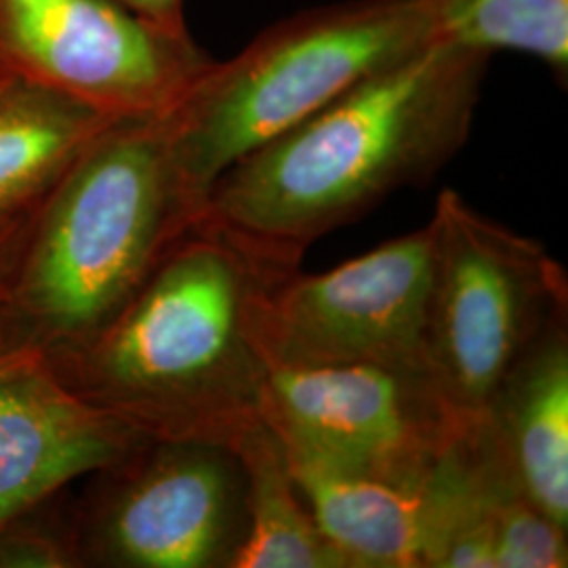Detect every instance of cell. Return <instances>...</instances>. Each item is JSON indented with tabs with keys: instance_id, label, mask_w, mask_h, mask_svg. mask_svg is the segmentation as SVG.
Instances as JSON below:
<instances>
[{
	"instance_id": "obj_6",
	"label": "cell",
	"mask_w": 568,
	"mask_h": 568,
	"mask_svg": "<svg viewBox=\"0 0 568 568\" xmlns=\"http://www.w3.org/2000/svg\"><path fill=\"white\" fill-rule=\"evenodd\" d=\"M81 568H232L248 528L234 448L143 438L72 499Z\"/></svg>"
},
{
	"instance_id": "obj_14",
	"label": "cell",
	"mask_w": 568,
	"mask_h": 568,
	"mask_svg": "<svg viewBox=\"0 0 568 568\" xmlns=\"http://www.w3.org/2000/svg\"><path fill=\"white\" fill-rule=\"evenodd\" d=\"M246 474L248 528L232 568H349L305 504L278 436L255 422L230 443Z\"/></svg>"
},
{
	"instance_id": "obj_15",
	"label": "cell",
	"mask_w": 568,
	"mask_h": 568,
	"mask_svg": "<svg viewBox=\"0 0 568 568\" xmlns=\"http://www.w3.org/2000/svg\"><path fill=\"white\" fill-rule=\"evenodd\" d=\"M436 26L440 41L527 53L567 74L568 0H436Z\"/></svg>"
},
{
	"instance_id": "obj_9",
	"label": "cell",
	"mask_w": 568,
	"mask_h": 568,
	"mask_svg": "<svg viewBox=\"0 0 568 568\" xmlns=\"http://www.w3.org/2000/svg\"><path fill=\"white\" fill-rule=\"evenodd\" d=\"M0 60L114 119L173 110L215 61L112 0H0Z\"/></svg>"
},
{
	"instance_id": "obj_5",
	"label": "cell",
	"mask_w": 568,
	"mask_h": 568,
	"mask_svg": "<svg viewBox=\"0 0 568 568\" xmlns=\"http://www.w3.org/2000/svg\"><path fill=\"white\" fill-rule=\"evenodd\" d=\"M427 225L426 373L471 427L537 339L567 321V272L539 241L483 215L455 190L438 194Z\"/></svg>"
},
{
	"instance_id": "obj_3",
	"label": "cell",
	"mask_w": 568,
	"mask_h": 568,
	"mask_svg": "<svg viewBox=\"0 0 568 568\" xmlns=\"http://www.w3.org/2000/svg\"><path fill=\"white\" fill-rule=\"evenodd\" d=\"M203 203L185 182L169 116L105 126L51 187L0 300V345L47 356L102 331Z\"/></svg>"
},
{
	"instance_id": "obj_7",
	"label": "cell",
	"mask_w": 568,
	"mask_h": 568,
	"mask_svg": "<svg viewBox=\"0 0 568 568\" xmlns=\"http://www.w3.org/2000/svg\"><path fill=\"white\" fill-rule=\"evenodd\" d=\"M260 417L288 464L335 478L422 488L466 434L422 371L267 365Z\"/></svg>"
},
{
	"instance_id": "obj_16",
	"label": "cell",
	"mask_w": 568,
	"mask_h": 568,
	"mask_svg": "<svg viewBox=\"0 0 568 568\" xmlns=\"http://www.w3.org/2000/svg\"><path fill=\"white\" fill-rule=\"evenodd\" d=\"M0 568H81L68 488L0 525Z\"/></svg>"
},
{
	"instance_id": "obj_13",
	"label": "cell",
	"mask_w": 568,
	"mask_h": 568,
	"mask_svg": "<svg viewBox=\"0 0 568 568\" xmlns=\"http://www.w3.org/2000/svg\"><path fill=\"white\" fill-rule=\"evenodd\" d=\"M116 121L41 82H2L0 227L30 215L82 150Z\"/></svg>"
},
{
	"instance_id": "obj_11",
	"label": "cell",
	"mask_w": 568,
	"mask_h": 568,
	"mask_svg": "<svg viewBox=\"0 0 568 568\" xmlns=\"http://www.w3.org/2000/svg\"><path fill=\"white\" fill-rule=\"evenodd\" d=\"M474 429L509 485L568 528V318L509 371Z\"/></svg>"
},
{
	"instance_id": "obj_18",
	"label": "cell",
	"mask_w": 568,
	"mask_h": 568,
	"mask_svg": "<svg viewBox=\"0 0 568 568\" xmlns=\"http://www.w3.org/2000/svg\"><path fill=\"white\" fill-rule=\"evenodd\" d=\"M34 211L30 215L21 217L18 222H13V224L0 227V300L4 297V291L11 283V276H13V270L18 265V260H20L23 244L28 241V232H30Z\"/></svg>"
},
{
	"instance_id": "obj_19",
	"label": "cell",
	"mask_w": 568,
	"mask_h": 568,
	"mask_svg": "<svg viewBox=\"0 0 568 568\" xmlns=\"http://www.w3.org/2000/svg\"><path fill=\"white\" fill-rule=\"evenodd\" d=\"M112 2L121 4L143 20L159 23L169 30H178V32L187 30L185 0H112Z\"/></svg>"
},
{
	"instance_id": "obj_8",
	"label": "cell",
	"mask_w": 568,
	"mask_h": 568,
	"mask_svg": "<svg viewBox=\"0 0 568 568\" xmlns=\"http://www.w3.org/2000/svg\"><path fill=\"white\" fill-rule=\"evenodd\" d=\"M429 284L426 224L333 270H295L265 284L255 312L257 342L267 365L426 373Z\"/></svg>"
},
{
	"instance_id": "obj_4",
	"label": "cell",
	"mask_w": 568,
	"mask_h": 568,
	"mask_svg": "<svg viewBox=\"0 0 568 568\" xmlns=\"http://www.w3.org/2000/svg\"><path fill=\"white\" fill-rule=\"evenodd\" d=\"M436 41V0H342L276 21L166 112L185 182L204 203L244 154Z\"/></svg>"
},
{
	"instance_id": "obj_1",
	"label": "cell",
	"mask_w": 568,
	"mask_h": 568,
	"mask_svg": "<svg viewBox=\"0 0 568 568\" xmlns=\"http://www.w3.org/2000/svg\"><path fill=\"white\" fill-rule=\"evenodd\" d=\"M490 55L447 41L366 77L239 159L199 224L274 276L403 187L432 182L466 145Z\"/></svg>"
},
{
	"instance_id": "obj_2",
	"label": "cell",
	"mask_w": 568,
	"mask_h": 568,
	"mask_svg": "<svg viewBox=\"0 0 568 568\" xmlns=\"http://www.w3.org/2000/svg\"><path fill=\"white\" fill-rule=\"evenodd\" d=\"M274 278L196 222L102 331L47 358L84 403L148 438L230 445L262 419L255 312Z\"/></svg>"
},
{
	"instance_id": "obj_20",
	"label": "cell",
	"mask_w": 568,
	"mask_h": 568,
	"mask_svg": "<svg viewBox=\"0 0 568 568\" xmlns=\"http://www.w3.org/2000/svg\"><path fill=\"white\" fill-rule=\"evenodd\" d=\"M11 77H13V74L9 72V68L4 65V61L0 60V84L7 81V79H11Z\"/></svg>"
},
{
	"instance_id": "obj_17",
	"label": "cell",
	"mask_w": 568,
	"mask_h": 568,
	"mask_svg": "<svg viewBox=\"0 0 568 568\" xmlns=\"http://www.w3.org/2000/svg\"><path fill=\"white\" fill-rule=\"evenodd\" d=\"M567 532V527L511 490L497 509L495 568H565Z\"/></svg>"
},
{
	"instance_id": "obj_12",
	"label": "cell",
	"mask_w": 568,
	"mask_h": 568,
	"mask_svg": "<svg viewBox=\"0 0 568 568\" xmlns=\"http://www.w3.org/2000/svg\"><path fill=\"white\" fill-rule=\"evenodd\" d=\"M291 469L349 568H429L445 523V499L432 476L422 488H398Z\"/></svg>"
},
{
	"instance_id": "obj_10",
	"label": "cell",
	"mask_w": 568,
	"mask_h": 568,
	"mask_svg": "<svg viewBox=\"0 0 568 568\" xmlns=\"http://www.w3.org/2000/svg\"><path fill=\"white\" fill-rule=\"evenodd\" d=\"M143 438L77 396L41 349L0 345V525L119 462Z\"/></svg>"
}]
</instances>
